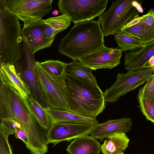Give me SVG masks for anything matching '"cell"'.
<instances>
[{
    "label": "cell",
    "mask_w": 154,
    "mask_h": 154,
    "mask_svg": "<svg viewBox=\"0 0 154 154\" xmlns=\"http://www.w3.org/2000/svg\"><path fill=\"white\" fill-rule=\"evenodd\" d=\"M122 51L121 49L107 47L104 45L82 56L79 60L92 70L111 69L120 63Z\"/></svg>",
    "instance_id": "obj_12"
},
{
    "label": "cell",
    "mask_w": 154,
    "mask_h": 154,
    "mask_svg": "<svg viewBox=\"0 0 154 154\" xmlns=\"http://www.w3.org/2000/svg\"><path fill=\"white\" fill-rule=\"evenodd\" d=\"M18 59L14 65L16 70L30 88L31 94L45 108L48 107L35 68L34 54L23 40Z\"/></svg>",
    "instance_id": "obj_8"
},
{
    "label": "cell",
    "mask_w": 154,
    "mask_h": 154,
    "mask_svg": "<svg viewBox=\"0 0 154 154\" xmlns=\"http://www.w3.org/2000/svg\"><path fill=\"white\" fill-rule=\"evenodd\" d=\"M69 111L96 119L105 108L103 92L98 85L65 74L63 76Z\"/></svg>",
    "instance_id": "obj_2"
},
{
    "label": "cell",
    "mask_w": 154,
    "mask_h": 154,
    "mask_svg": "<svg viewBox=\"0 0 154 154\" xmlns=\"http://www.w3.org/2000/svg\"><path fill=\"white\" fill-rule=\"evenodd\" d=\"M154 55V41H153L143 46L125 53V68L128 71L142 69L143 65Z\"/></svg>",
    "instance_id": "obj_16"
},
{
    "label": "cell",
    "mask_w": 154,
    "mask_h": 154,
    "mask_svg": "<svg viewBox=\"0 0 154 154\" xmlns=\"http://www.w3.org/2000/svg\"><path fill=\"white\" fill-rule=\"evenodd\" d=\"M92 71L91 69L81 62L73 60L71 63L66 64L64 74L98 85L96 78Z\"/></svg>",
    "instance_id": "obj_20"
},
{
    "label": "cell",
    "mask_w": 154,
    "mask_h": 154,
    "mask_svg": "<svg viewBox=\"0 0 154 154\" xmlns=\"http://www.w3.org/2000/svg\"><path fill=\"white\" fill-rule=\"evenodd\" d=\"M143 12L141 3L137 1H113L109 9L98 17V21L105 36L115 35L124 25Z\"/></svg>",
    "instance_id": "obj_5"
},
{
    "label": "cell",
    "mask_w": 154,
    "mask_h": 154,
    "mask_svg": "<svg viewBox=\"0 0 154 154\" xmlns=\"http://www.w3.org/2000/svg\"><path fill=\"white\" fill-rule=\"evenodd\" d=\"M10 135L7 131L0 130V154H13L8 141V137Z\"/></svg>",
    "instance_id": "obj_27"
},
{
    "label": "cell",
    "mask_w": 154,
    "mask_h": 154,
    "mask_svg": "<svg viewBox=\"0 0 154 154\" xmlns=\"http://www.w3.org/2000/svg\"><path fill=\"white\" fill-rule=\"evenodd\" d=\"M42 66L57 77H63L66 63L59 60H50L40 62Z\"/></svg>",
    "instance_id": "obj_26"
},
{
    "label": "cell",
    "mask_w": 154,
    "mask_h": 154,
    "mask_svg": "<svg viewBox=\"0 0 154 154\" xmlns=\"http://www.w3.org/2000/svg\"><path fill=\"white\" fill-rule=\"evenodd\" d=\"M141 110L147 120L154 123V94L137 95Z\"/></svg>",
    "instance_id": "obj_25"
},
{
    "label": "cell",
    "mask_w": 154,
    "mask_h": 154,
    "mask_svg": "<svg viewBox=\"0 0 154 154\" xmlns=\"http://www.w3.org/2000/svg\"><path fill=\"white\" fill-rule=\"evenodd\" d=\"M52 123L65 122L89 124L96 125L99 124L96 119L85 117L69 111L46 108Z\"/></svg>",
    "instance_id": "obj_18"
},
{
    "label": "cell",
    "mask_w": 154,
    "mask_h": 154,
    "mask_svg": "<svg viewBox=\"0 0 154 154\" xmlns=\"http://www.w3.org/2000/svg\"><path fill=\"white\" fill-rule=\"evenodd\" d=\"M95 126L89 124L65 122L52 123L47 132V143L54 147L63 141L69 142L91 134Z\"/></svg>",
    "instance_id": "obj_11"
},
{
    "label": "cell",
    "mask_w": 154,
    "mask_h": 154,
    "mask_svg": "<svg viewBox=\"0 0 154 154\" xmlns=\"http://www.w3.org/2000/svg\"><path fill=\"white\" fill-rule=\"evenodd\" d=\"M14 137L16 138L19 139L24 143L26 147L28 149L29 145L28 137L25 132L20 127H17L15 128Z\"/></svg>",
    "instance_id": "obj_30"
},
{
    "label": "cell",
    "mask_w": 154,
    "mask_h": 154,
    "mask_svg": "<svg viewBox=\"0 0 154 154\" xmlns=\"http://www.w3.org/2000/svg\"><path fill=\"white\" fill-rule=\"evenodd\" d=\"M144 45L154 41V33L145 28L140 22L123 31Z\"/></svg>",
    "instance_id": "obj_23"
},
{
    "label": "cell",
    "mask_w": 154,
    "mask_h": 154,
    "mask_svg": "<svg viewBox=\"0 0 154 154\" xmlns=\"http://www.w3.org/2000/svg\"><path fill=\"white\" fill-rule=\"evenodd\" d=\"M35 68L48 107L69 111L63 77L55 76L38 61Z\"/></svg>",
    "instance_id": "obj_6"
},
{
    "label": "cell",
    "mask_w": 154,
    "mask_h": 154,
    "mask_svg": "<svg viewBox=\"0 0 154 154\" xmlns=\"http://www.w3.org/2000/svg\"><path fill=\"white\" fill-rule=\"evenodd\" d=\"M47 25L45 34L47 38L54 40L58 33L66 29L70 25L71 21L65 15L51 17L45 20Z\"/></svg>",
    "instance_id": "obj_22"
},
{
    "label": "cell",
    "mask_w": 154,
    "mask_h": 154,
    "mask_svg": "<svg viewBox=\"0 0 154 154\" xmlns=\"http://www.w3.org/2000/svg\"><path fill=\"white\" fill-rule=\"evenodd\" d=\"M154 72L151 68L128 71L117 74L114 84L103 92L105 103H113L130 91L144 84Z\"/></svg>",
    "instance_id": "obj_9"
},
{
    "label": "cell",
    "mask_w": 154,
    "mask_h": 154,
    "mask_svg": "<svg viewBox=\"0 0 154 154\" xmlns=\"http://www.w3.org/2000/svg\"><path fill=\"white\" fill-rule=\"evenodd\" d=\"M52 14L54 16H56L58 14V11L56 10H54L52 12Z\"/></svg>",
    "instance_id": "obj_33"
},
{
    "label": "cell",
    "mask_w": 154,
    "mask_h": 154,
    "mask_svg": "<svg viewBox=\"0 0 154 154\" xmlns=\"http://www.w3.org/2000/svg\"><path fill=\"white\" fill-rule=\"evenodd\" d=\"M108 0H59V11L74 23L93 20L106 8Z\"/></svg>",
    "instance_id": "obj_7"
},
{
    "label": "cell",
    "mask_w": 154,
    "mask_h": 154,
    "mask_svg": "<svg viewBox=\"0 0 154 154\" xmlns=\"http://www.w3.org/2000/svg\"><path fill=\"white\" fill-rule=\"evenodd\" d=\"M153 68L154 69V55L143 66L142 69Z\"/></svg>",
    "instance_id": "obj_32"
},
{
    "label": "cell",
    "mask_w": 154,
    "mask_h": 154,
    "mask_svg": "<svg viewBox=\"0 0 154 154\" xmlns=\"http://www.w3.org/2000/svg\"><path fill=\"white\" fill-rule=\"evenodd\" d=\"M104 33L98 21L74 23L58 46L59 52L73 60L81 57L104 45Z\"/></svg>",
    "instance_id": "obj_3"
},
{
    "label": "cell",
    "mask_w": 154,
    "mask_h": 154,
    "mask_svg": "<svg viewBox=\"0 0 154 154\" xmlns=\"http://www.w3.org/2000/svg\"><path fill=\"white\" fill-rule=\"evenodd\" d=\"M11 118L17 122L27 135L32 154H45L48 151L47 131L33 116L29 103L14 88L1 82L0 119Z\"/></svg>",
    "instance_id": "obj_1"
},
{
    "label": "cell",
    "mask_w": 154,
    "mask_h": 154,
    "mask_svg": "<svg viewBox=\"0 0 154 154\" xmlns=\"http://www.w3.org/2000/svg\"><path fill=\"white\" fill-rule=\"evenodd\" d=\"M91 136H84L75 138L68 146L66 151L69 154H99L101 145Z\"/></svg>",
    "instance_id": "obj_17"
},
{
    "label": "cell",
    "mask_w": 154,
    "mask_h": 154,
    "mask_svg": "<svg viewBox=\"0 0 154 154\" xmlns=\"http://www.w3.org/2000/svg\"><path fill=\"white\" fill-rule=\"evenodd\" d=\"M132 125V121L128 118L109 119L105 122L95 125L90 135L102 142L104 139L115 133L128 131Z\"/></svg>",
    "instance_id": "obj_14"
},
{
    "label": "cell",
    "mask_w": 154,
    "mask_h": 154,
    "mask_svg": "<svg viewBox=\"0 0 154 154\" xmlns=\"http://www.w3.org/2000/svg\"><path fill=\"white\" fill-rule=\"evenodd\" d=\"M117 44L123 51L126 52L144 46L142 42L132 37L125 32L119 31L115 35Z\"/></svg>",
    "instance_id": "obj_24"
},
{
    "label": "cell",
    "mask_w": 154,
    "mask_h": 154,
    "mask_svg": "<svg viewBox=\"0 0 154 154\" xmlns=\"http://www.w3.org/2000/svg\"><path fill=\"white\" fill-rule=\"evenodd\" d=\"M154 94V72L146 84L139 90L138 95L143 96Z\"/></svg>",
    "instance_id": "obj_29"
},
{
    "label": "cell",
    "mask_w": 154,
    "mask_h": 154,
    "mask_svg": "<svg viewBox=\"0 0 154 154\" xmlns=\"http://www.w3.org/2000/svg\"><path fill=\"white\" fill-rule=\"evenodd\" d=\"M130 139L125 133H116L104 141L101 146L103 154H124L128 147Z\"/></svg>",
    "instance_id": "obj_19"
},
{
    "label": "cell",
    "mask_w": 154,
    "mask_h": 154,
    "mask_svg": "<svg viewBox=\"0 0 154 154\" xmlns=\"http://www.w3.org/2000/svg\"><path fill=\"white\" fill-rule=\"evenodd\" d=\"M53 0H5L7 8L23 22L42 18L52 11Z\"/></svg>",
    "instance_id": "obj_10"
},
{
    "label": "cell",
    "mask_w": 154,
    "mask_h": 154,
    "mask_svg": "<svg viewBox=\"0 0 154 154\" xmlns=\"http://www.w3.org/2000/svg\"><path fill=\"white\" fill-rule=\"evenodd\" d=\"M1 82L17 90L22 97L27 100L31 94V90L16 71L14 65L0 64Z\"/></svg>",
    "instance_id": "obj_15"
},
{
    "label": "cell",
    "mask_w": 154,
    "mask_h": 154,
    "mask_svg": "<svg viewBox=\"0 0 154 154\" xmlns=\"http://www.w3.org/2000/svg\"><path fill=\"white\" fill-rule=\"evenodd\" d=\"M32 115L39 125L47 132L51 125V119L44 107L31 94L27 100Z\"/></svg>",
    "instance_id": "obj_21"
},
{
    "label": "cell",
    "mask_w": 154,
    "mask_h": 154,
    "mask_svg": "<svg viewBox=\"0 0 154 154\" xmlns=\"http://www.w3.org/2000/svg\"><path fill=\"white\" fill-rule=\"evenodd\" d=\"M144 17V15L140 17L138 16L133 18L124 25L121 28V30L122 31L125 29L136 24L140 21Z\"/></svg>",
    "instance_id": "obj_31"
},
{
    "label": "cell",
    "mask_w": 154,
    "mask_h": 154,
    "mask_svg": "<svg viewBox=\"0 0 154 154\" xmlns=\"http://www.w3.org/2000/svg\"><path fill=\"white\" fill-rule=\"evenodd\" d=\"M47 26L45 20H33L23 26L21 31L23 40L33 54L37 51L50 47L54 40L47 38L45 31Z\"/></svg>",
    "instance_id": "obj_13"
},
{
    "label": "cell",
    "mask_w": 154,
    "mask_h": 154,
    "mask_svg": "<svg viewBox=\"0 0 154 154\" xmlns=\"http://www.w3.org/2000/svg\"><path fill=\"white\" fill-rule=\"evenodd\" d=\"M145 28L154 33V10L151 8L140 22Z\"/></svg>",
    "instance_id": "obj_28"
},
{
    "label": "cell",
    "mask_w": 154,
    "mask_h": 154,
    "mask_svg": "<svg viewBox=\"0 0 154 154\" xmlns=\"http://www.w3.org/2000/svg\"><path fill=\"white\" fill-rule=\"evenodd\" d=\"M21 25L17 16L0 0V63L14 64L20 53Z\"/></svg>",
    "instance_id": "obj_4"
}]
</instances>
